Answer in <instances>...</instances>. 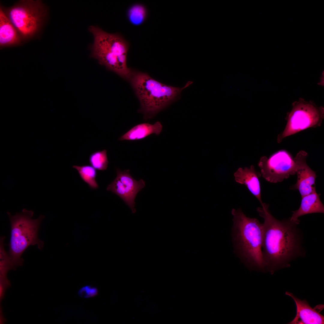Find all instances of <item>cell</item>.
Wrapping results in <instances>:
<instances>
[{"label": "cell", "instance_id": "1", "mask_svg": "<svg viewBox=\"0 0 324 324\" xmlns=\"http://www.w3.org/2000/svg\"><path fill=\"white\" fill-rule=\"evenodd\" d=\"M256 210L264 220L262 247L265 269L271 273L290 266V261L304 256L303 236L298 225L299 219H288L279 220L268 209L269 205L263 203Z\"/></svg>", "mask_w": 324, "mask_h": 324}, {"label": "cell", "instance_id": "2", "mask_svg": "<svg viewBox=\"0 0 324 324\" xmlns=\"http://www.w3.org/2000/svg\"><path fill=\"white\" fill-rule=\"evenodd\" d=\"M232 236L234 250L251 268L264 270L262 247L263 226L255 218L247 217L241 208H233Z\"/></svg>", "mask_w": 324, "mask_h": 324}, {"label": "cell", "instance_id": "3", "mask_svg": "<svg viewBox=\"0 0 324 324\" xmlns=\"http://www.w3.org/2000/svg\"><path fill=\"white\" fill-rule=\"evenodd\" d=\"M130 80L140 103L139 112L143 114L146 121L166 107L192 83L188 81L183 87H174L162 83L146 73L138 71L133 72Z\"/></svg>", "mask_w": 324, "mask_h": 324}, {"label": "cell", "instance_id": "4", "mask_svg": "<svg viewBox=\"0 0 324 324\" xmlns=\"http://www.w3.org/2000/svg\"><path fill=\"white\" fill-rule=\"evenodd\" d=\"M88 29L94 37L92 56L108 69L130 80L133 71L127 64L128 42L120 34L108 33L97 26H91Z\"/></svg>", "mask_w": 324, "mask_h": 324}, {"label": "cell", "instance_id": "5", "mask_svg": "<svg viewBox=\"0 0 324 324\" xmlns=\"http://www.w3.org/2000/svg\"><path fill=\"white\" fill-rule=\"evenodd\" d=\"M10 224V237L8 254L12 263L16 268L23 265V260L21 256L30 245H37L42 250L44 242L38 237L40 225L45 216L40 215L33 219L34 212L23 209L20 213L14 215L7 212Z\"/></svg>", "mask_w": 324, "mask_h": 324}, {"label": "cell", "instance_id": "6", "mask_svg": "<svg viewBox=\"0 0 324 324\" xmlns=\"http://www.w3.org/2000/svg\"><path fill=\"white\" fill-rule=\"evenodd\" d=\"M2 8L22 39H28L39 30L46 14L40 0H21L13 6Z\"/></svg>", "mask_w": 324, "mask_h": 324}, {"label": "cell", "instance_id": "7", "mask_svg": "<svg viewBox=\"0 0 324 324\" xmlns=\"http://www.w3.org/2000/svg\"><path fill=\"white\" fill-rule=\"evenodd\" d=\"M322 112L313 103L301 100L295 103L289 114L283 132L278 137L279 142L284 138L307 128L320 124Z\"/></svg>", "mask_w": 324, "mask_h": 324}, {"label": "cell", "instance_id": "8", "mask_svg": "<svg viewBox=\"0 0 324 324\" xmlns=\"http://www.w3.org/2000/svg\"><path fill=\"white\" fill-rule=\"evenodd\" d=\"M261 176L270 183L281 182L296 173L297 164L294 158L285 150L274 153L268 158L262 157L259 162Z\"/></svg>", "mask_w": 324, "mask_h": 324}, {"label": "cell", "instance_id": "9", "mask_svg": "<svg viewBox=\"0 0 324 324\" xmlns=\"http://www.w3.org/2000/svg\"><path fill=\"white\" fill-rule=\"evenodd\" d=\"M117 176L107 186L106 190L120 197L130 208L133 213L136 212L135 198L138 192L145 186L142 179L137 181L130 175V170L116 169Z\"/></svg>", "mask_w": 324, "mask_h": 324}, {"label": "cell", "instance_id": "10", "mask_svg": "<svg viewBox=\"0 0 324 324\" xmlns=\"http://www.w3.org/2000/svg\"><path fill=\"white\" fill-rule=\"evenodd\" d=\"M307 154L301 151L294 158L298 166L296 173L297 180L296 183L290 187L292 190H298L301 197L309 194L316 189L315 181L317 176L316 173L307 165L306 159Z\"/></svg>", "mask_w": 324, "mask_h": 324}, {"label": "cell", "instance_id": "11", "mask_svg": "<svg viewBox=\"0 0 324 324\" xmlns=\"http://www.w3.org/2000/svg\"><path fill=\"white\" fill-rule=\"evenodd\" d=\"M285 294L292 298L296 307V315L288 324H321L324 323V317L312 308L305 300H301L292 293L286 292Z\"/></svg>", "mask_w": 324, "mask_h": 324}, {"label": "cell", "instance_id": "12", "mask_svg": "<svg viewBox=\"0 0 324 324\" xmlns=\"http://www.w3.org/2000/svg\"><path fill=\"white\" fill-rule=\"evenodd\" d=\"M261 176L260 173L256 172L253 165L249 167L239 168L234 174L236 182L245 185L262 204L263 202L261 200L260 184L259 179Z\"/></svg>", "mask_w": 324, "mask_h": 324}, {"label": "cell", "instance_id": "13", "mask_svg": "<svg viewBox=\"0 0 324 324\" xmlns=\"http://www.w3.org/2000/svg\"><path fill=\"white\" fill-rule=\"evenodd\" d=\"M316 189L311 193L302 197L300 206L298 209L292 211L290 217L291 220L296 221L300 217L308 214L324 213V206L321 202L320 196Z\"/></svg>", "mask_w": 324, "mask_h": 324}, {"label": "cell", "instance_id": "14", "mask_svg": "<svg viewBox=\"0 0 324 324\" xmlns=\"http://www.w3.org/2000/svg\"><path fill=\"white\" fill-rule=\"evenodd\" d=\"M17 30L0 9V46L3 47L20 44L21 39Z\"/></svg>", "mask_w": 324, "mask_h": 324}, {"label": "cell", "instance_id": "15", "mask_svg": "<svg viewBox=\"0 0 324 324\" xmlns=\"http://www.w3.org/2000/svg\"><path fill=\"white\" fill-rule=\"evenodd\" d=\"M162 126L159 121L153 124L144 123L134 126L121 136L119 140L133 141L142 140L153 134L158 135L161 133Z\"/></svg>", "mask_w": 324, "mask_h": 324}, {"label": "cell", "instance_id": "16", "mask_svg": "<svg viewBox=\"0 0 324 324\" xmlns=\"http://www.w3.org/2000/svg\"><path fill=\"white\" fill-rule=\"evenodd\" d=\"M73 167L78 171L82 179L92 189L96 190L99 188L96 181L97 172L93 167L89 165L82 166L74 165Z\"/></svg>", "mask_w": 324, "mask_h": 324}, {"label": "cell", "instance_id": "17", "mask_svg": "<svg viewBox=\"0 0 324 324\" xmlns=\"http://www.w3.org/2000/svg\"><path fill=\"white\" fill-rule=\"evenodd\" d=\"M127 16L129 21L132 24L140 26L146 20L148 16V11L144 5L140 4H135L129 8L127 12Z\"/></svg>", "mask_w": 324, "mask_h": 324}, {"label": "cell", "instance_id": "18", "mask_svg": "<svg viewBox=\"0 0 324 324\" xmlns=\"http://www.w3.org/2000/svg\"><path fill=\"white\" fill-rule=\"evenodd\" d=\"M5 236H2L0 239V282L5 283L8 281L7 279L6 275L8 271L11 269H15L11 261L9 256L4 248V241Z\"/></svg>", "mask_w": 324, "mask_h": 324}, {"label": "cell", "instance_id": "19", "mask_svg": "<svg viewBox=\"0 0 324 324\" xmlns=\"http://www.w3.org/2000/svg\"><path fill=\"white\" fill-rule=\"evenodd\" d=\"M106 153L107 151L106 149L92 153L89 158V164L94 169L98 170H106L109 163Z\"/></svg>", "mask_w": 324, "mask_h": 324}, {"label": "cell", "instance_id": "20", "mask_svg": "<svg viewBox=\"0 0 324 324\" xmlns=\"http://www.w3.org/2000/svg\"><path fill=\"white\" fill-rule=\"evenodd\" d=\"M98 291L96 287L89 285L84 286L78 290V294L79 296L84 298H89L97 296Z\"/></svg>", "mask_w": 324, "mask_h": 324}]
</instances>
